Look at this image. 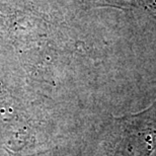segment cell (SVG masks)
<instances>
[{
    "mask_svg": "<svg viewBox=\"0 0 156 156\" xmlns=\"http://www.w3.org/2000/svg\"><path fill=\"white\" fill-rule=\"evenodd\" d=\"M155 150L156 101L137 113L108 122L94 156H151Z\"/></svg>",
    "mask_w": 156,
    "mask_h": 156,
    "instance_id": "obj_1",
    "label": "cell"
},
{
    "mask_svg": "<svg viewBox=\"0 0 156 156\" xmlns=\"http://www.w3.org/2000/svg\"><path fill=\"white\" fill-rule=\"evenodd\" d=\"M151 156H156V150H155V152H154V153H153V154H152Z\"/></svg>",
    "mask_w": 156,
    "mask_h": 156,
    "instance_id": "obj_2",
    "label": "cell"
}]
</instances>
